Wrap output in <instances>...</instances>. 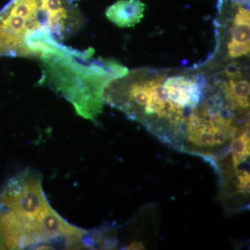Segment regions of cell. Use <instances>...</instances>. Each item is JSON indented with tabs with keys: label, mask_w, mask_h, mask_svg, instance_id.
<instances>
[{
	"label": "cell",
	"mask_w": 250,
	"mask_h": 250,
	"mask_svg": "<svg viewBox=\"0 0 250 250\" xmlns=\"http://www.w3.org/2000/svg\"><path fill=\"white\" fill-rule=\"evenodd\" d=\"M93 244L88 231L69 223L52 208L39 172H20L0 194L1 249L73 250Z\"/></svg>",
	"instance_id": "cell-1"
},
{
	"label": "cell",
	"mask_w": 250,
	"mask_h": 250,
	"mask_svg": "<svg viewBox=\"0 0 250 250\" xmlns=\"http://www.w3.org/2000/svg\"><path fill=\"white\" fill-rule=\"evenodd\" d=\"M94 50H76L57 46L41 56L42 82L71 104L77 114L95 121L103 112L105 87L114 79L129 72L112 59L93 58Z\"/></svg>",
	"instance_id": "cell-2"
},
{
	"label": "cell",
	"mask_w": 250,
	"mask_h": 250,
	"mask_svg": "<svg viewBox=\"0 0 250 250\" xmlns=\"http://www.w3.org/2000/svg\"><path fill=\"white\" fill-rule=\"evenodd\" d=\"M164 75L134 71L111 80L104 102L138 121L162 142L183 150L188 116L166 96Z\"/></svg>",
	"instance_id": "cell-3"
},
{
	"label": "cell",
	"mask_w": 250,
	"mask_h": 250,
	"mask_svg": "<svg viewBox=\"0 0 250 250\" xmlns=\"http://www.w3.org/2000/svg\"><path fill=\"white\" fill-rule=\"evenodd\" d=\"M75 0H11L0 11V29L25 39L36 58L79 29Z\"/></svg>",
	"instance_id": "cell-4"
},
{
	"label": "cell",
	"mask_w": 250,
	"mask_h": 250,
	"mask_svg": "<svg viewBox=\"0 0 250 250\" xmlns=\"http://www.w3.org/2000/svg\"><path fill=\"white\" fill-rule=\"evenodd\" d=\"M203 79L198 76H171L164 78L163 88L176 107L190 116L205 99Z\"/></svg>",
	"instance_id": "cell-5"
},
{
	"label": "cell",
	"mask_w": 250,
	"mask_h": 250,
	"mask_svg": "<svg viewBox=\"0 0 250 250\" xmlns=\"http://www.w3.org/2000/svg\"><path fill=\"white\" fill-rule=\"evenodd\" d=\"M231 39L228 44L229 55L238 58L250 51V14L248 9L239 7L233 21Z\"/></svg>",
	"instance_id": "cell-6"
},
{
	"label": "cell",
	"mask_w": 250,
	"mask_h": 250,
	"mask_svg": "<svg viewBox=\"0 0 250 250\" xmlns=\"http://www.w3.org/2000/svg\"><path fill=\"white\" fill-rule=\"evenodd\" d=\"M146 4L141 0H119L106 9V18L118 27H133L144 17Z\"/></svg>",
	"instance_id": "cell-7"
},
{
	"label": "cell",
	"mask_w": 250,
	"mask_h": 250,
	"mask_svg": "<svg viewBox=\"0 0 250 250\" xmlns=\"http://www.w3.org/2000/svg\"><path fill=\"white\" fill-rule=\"evenodd\" d=\"M225 100L233 110L247 111L250 108V82L241 78L230 80L222 86Z\"/></svg>",
	"instance_id": "cell-8"
},
{
	"label": "cell",
	"mask_w": 250,
	"mask_h": 250,
	"mask_svg": "<svg viewBox=\"0 0 250 250\" xmlns=\"http://www.w3.org/2000/svg\"><path fill=\"white\" fill-rule=\"evenodd\" d=\"M250 143L249 128L233 138L229 152H231V163L235 170L249 159Z\"/></svg>",
	"instance_id": "cell-9"
},
{
	"label": "cell",
	"mask_w": 250,
	"mask_h": 250,
	"mask_svg": "<svg viewBox=\"0 0 250 250\" xmlns=\"http://www.w3.org/2000/svg\"><path fill=\"white\" fill-rule=\"evenodd\" d=\"M225 72H226L227 76L229 77L230 80H237V79L242 78V75L241 72L239 71V69L233 64L229 65Z\"/></svg>",
	"instance_id": "cell-10"
},
{
	"label": "cell",
	"mask_w": 250,
	"mask_h": 250,
	"mask_svg": "<svg viewBox=\"0 0 250 250\" xmlns=\"http://www.w3.org/2000/svg\"><path fill=\"white\" fill-rule=\"evenodd\" d=\"M128 249L130 250H145L144 245L141 242H134L129 247Z\"/></svg>",
	"instance_id": "cell-11"
}]
</instances>
